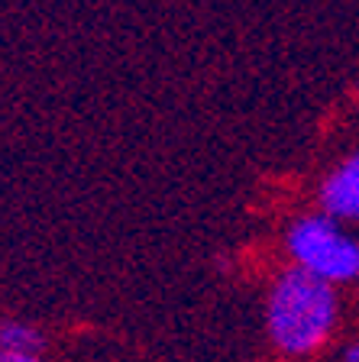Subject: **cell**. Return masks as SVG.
I'll return each instance as SVG.
<instances>
[{"label":"cell","mask_w":359,"mask_h":362,"mask_svg":"<svg viewBox=\"0 0 359 362\" xmlns=\"http://www.w3.org/2000/svg\"><path fill=\"white\" fill-rule=\"evenodd\" d=\"M340 301L334 285L292 265L272 281L266 301V330L285 356H314L337 327Z\"/></svg>","instance_id":"cell-1"},{"label":"cell","mask_w":359,"mask_h":362,"mask_svg":"<svg viewBox=\"0 0 359 362\" xmlns=\"http://www.w3.org/2000/svg\"><path fill=\"white\" fill-rule=\"evenodd\" d=\"M285 246L298 269L327 285H343V281L359 279V243L327 214L298 217L288 226Z\"/></svg>","instance_id":"cell-2"},{"label":"cell","mask_w":359,"mask_h":362,"mask_svg":"<svg viewBox=\"0 0 359 362\" xmlns=\"http://www.w3.org/2000/svg\"><path fill=\"white\" fill-rule=\"evenodd\" d=\"M321 207L337 223H359V149L340 162L321 185Z\"/></svg>","instance_id":"cell-3"},{"label":"cell","mask_w":359,"mask_h":362,"mask_svg":"<svg viewBox=\"0 0 359 362\" xmlns=\"http://www.w3.org/2000/svg\"><path fill=\"white\" fill-rule=\"evenodd\" d=\"M42 346H45V339L36 327L23 324V320H4V324H0V349L42 356Z\"/></svg>","instance_id":"cell-4"},{"label":"cell","mask_w":359,"mask_h":362,"mask_svg":"<svg viewBox=\"0 0 359 362\" xmlns=\"http://www.w3.org/2000/svg\"><path fill=\"white\" fill-rule=\"evenodd\" d=\"M0 362H45V359L36 353H7V349H0Z\"/></svg>","instance_id":"cell-5"},{"label":"cell","mask_w":359,"mask_h":362,"mask_svg":"<svg viewBox=\"0 0 359 362\" xmlns=\"http://www.w3.org/2000/svg\"><path fill=\"white\" fill-rule=\"evenodd\" d=\"M340 362H359V343H350V346H343V353H340Z\"/></svg>","instance_id":"cell-6"},{"label":"cell","mask_w":359,"mask_h":362,"mask_svg":"<svg viewBox=\"0 0 359 362\" xmlns=\"http://www.w3.org/2000/svg\"><path fill=\"white\" fill-rule=\"evenodd\" d=\"M356 94H359V88H356Z\"/></svg>","instance_id":"cell-7"}]
</instances>
